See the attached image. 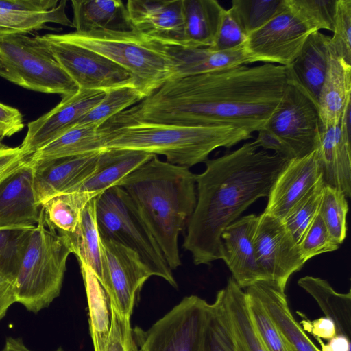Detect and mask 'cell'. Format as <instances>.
Instances as JSON below:
<instances>
[{
    "instance_id": "obj_26",
    "label": "cell",
    "mask_w": 351,
    "mask_h": 351,
    "mask_svg": "<svg viewBox=\"0 0 351 351\" xmlns=\"http://www.w3.org/2000/svg\"><path fill=\"white\" fill-rule=\"evenodd\" d=\"M331 36L313 32L290 66L298 82L317 104L330 58Z\"/></svg>"
},
{
    "instance_id": "obj_51",
    "label": "cell",
    "mask_w": 351,
    "mask_h": 351,
    "mask_svg": "<svg viewBox=\"0 0 351 351\" xmlns=\"http://www.w3.org/2000/svg\"><path fill=\"white\" fill-rule=\"evenodd\" d=\"M259 147L265 150H271L289 160L295 158L291 149L279 137L265 128L258 131L254 141Z\"/></svg>"
},
{
    "instance_id": "obj_36",
    "label": "cell",
    "mask_w": 351,
    "mask_h": 351,
    "mask_svg": "<svg viewBox=\"0 0 351 351\" xmlns=\"http://www.w3.org/2000/svg\"><path fill=\"white\" fill-rule=\"evenodd\" d=\"M145 97L134 85L123 86L106 92L103 99L78 122L77 125L100 127L114 116L130 106L142 101Z\"/></svg>"
},
{
    "instance_id": "obj_1",
    "label": "cell",
    "mask_w": 351,
    "mask_h": 351,
    "mask_svg": "<svg viewBox=\"0 0 351 351\" xmlns=\"http://www.w3.org/2000/svg\"><path fill=\"white\" fill-rule=\"evenodd\" d=\"M286 82V66L273 64L239 65L171 78L121 115L159 124L230 125L252 133L267 123Z\"/></svg>"
},
{
    "instance_id": "obj_30",
    "label": "cell",
    "mask_w": 351,
    "mask_h": 351,
    "mask_svg": "<svg viewBox=\"0 0 351 351\" xmlns=\"http://www.w3.org/2000/svg\"><path fill=\"white\" fill-rule=\"evenodd\" d=\"M298 285L317 302L325 317L332 320L337 335H343L351 341V292H337L329 282L319 277L306 276Z\"/></svg>"
},
{
    "instance_id": "obj_45",
    "label": "cell",
    "mask_w": 351,
    "mask_h": 351,
    "mask_svg": "<svg viewBox=\"0 0 351 351\" xmlns=\"http://www.w3.org/2000/svg\"><path fill=\"white\" fill-rule=\"evenodd\" d=\"M339 245L330 236L319 213L298 243L305 263L317 255L335 251Z\"/></svg>"
},
{
    "instance_id": "obj_52",
    "label": "cell",
    "mask_w": 351,
    "mask_h": 351,
    "mask_svg": "<svg viewBox=\"0 0 351 351\" xmlns=\"http://www.w3.org/2000/svg\"><path fill=\"white\" fill-rule=\"evenodd\" d=\"M303 328L312 334L317 339L330 340L337 335L336 327L334 322L326 317L311 321L303 319L301 322Z\"/></svg>"
},
{
    "instance_id": "obj_2",
    "label": "cell",
    "mask_w": 351,
    "mask_h": 351,
    "mask_svg": "<svg viewBox=\"0 0 351 351\" xmlns=\"http://www.w3.org/2000/svg\"><path fill=\"white\" fill-rule=\"evenodd\" d=\"M289 160L251 141L205 162V170L195 174L197 202L182 245L195 265L221 258L222 232L253 202L269 195Z\"/></svg>"
},
{
    "instance_id": "obj_29",
    "label": "cell",
    "mask_w": 351,
    "mask_h": 351,
    "mask_svg": "<svg viewBox=\"0 0 351 351\" xmlns=\"http://www.w3.org/2000/svg\"><path fill=\"white\" fill-rule=\"evenodd\" d=\"M224 10L216 0H182L184 29L182 47L212 46Z\"/></svg>"
},
{
    "instance_id": "obj_46",
    "label": "cell",
    "mask_w": 351,
    "mask_h": 351,
    "mask_svg": "<svg viewBox=\"0 0 351 351\" xmlns=\"http://www.w3.org/2000/svg\"><path fill=\"white\" fill-rule=\"evenodd\" d=\"M247 35L241 27L232 10H224L218 32L212 46L215 51H226L245 44Z\"/></svg>"
},
{
    "instance_id": "obj_12",
    "label": "cell",
    "mask_w": 351,
    "mask_h": 351,
    "mask_svg": "<svg viewBox=\"0 0 351 351\" xmlns=\"http://www.w3.org/2000/svg\"><path fill=\"white\" fill-rule=\"evenodd\" d=\"M314 32L288 6L286 0L276 15L251 33L245 48L252 62L287 66L292 64Z\"/></svg>"
},
{
    "instance_id": "obj_47",
    "label": "cell",
    "mask_w": 351,
    "mask_h": 351,
    "mask_svg": "<svg viewBox=\"0 0 351 351\" xmlns=\"http://www.w3.org/2000/svg\"><path fill=\"white\" fill-rule=\"evenodd\" d=\"M111 326L103 351H134L130 317L120 314L111 304Z\"/></svg>"
},
{
    "instance_id": "obj_19",
    "label": "cell",
    "mask_w": 351,
    "mask_h": 351,
    "mask_svg": "<svg viewBox=\"0 0 351 351\" xmlns=\"http://www.w3.org/2000/svg\"><path fill=\"white\" fill-rule=\"evenodd\" d=\"M315 151L325 185L338 189L351 197V114L344 113L337 125H321Z\"/></svg>"
},
{
    "instance_id": "obj_3",
    "label": "cell",
    "mask_w": 351,
    "mask_h": 351,
    "mask_svg": "<svg viewBox=\"0 0 351 351\" xmlns=\"http://www.w3.org/2000/svg\"><path fill=\"white\" fill-rule=\"evenodd\" d=\"M117 186L130 197L173 271L181 265L179 235L197 202L195 174L154 155Z\"/></svg>"
},
{
    "instance_id": "obj_18",
    "label": "cell",
    "mask_w": 351,
    "mask_h": 351,
    "mask_svg": "<svg viewBox=\"0 0 351 351\" xmlns=\"http://www.w3.org/2000/svg\"><path fill=\"white\" fill-rule=\"evenodd\" d=\"M100 152L31 163L37 203L41 206L56 195L73 192L95 173Z\"/></svg>"
},
{
    "instance_id": "obj_54",
    "label": "cell",
    "mask_w": 351,
    "mask_h": 351,
    "mask_svg": "<svg viewBox=\"0 0 351 351\" xmlns=\"http://www.w3.org/2000/svg\"><path fill=\"white\" fill-rule=\"evenodd\" d=\"M321 345V351H350V341L343 335H336L328 343H324L322 339H317Z\"/></svg>"
},
{
    "instance_id": "obj_35",
    "label": "cell",
    "mask_w": 351,
    "mask_h": 351,
    "mask_svg": "<svg viewBox=\"0 0 351 351\" xmlns=\"http://www.w3.org/2000/svg\"><path fill=\"white\" fill-rule=\"evenodd\" d=\"M66 1L62 0L51 10L41 13L13 12L0 9V36L38 31L52 23L73 28L66 13Z\"/></svg>"
},
{
    "instance_id": "obj_4",
    "label": "cell",
    "mask_w": 351,
    "mask_h": 351,
    "mask_svg": "<svg viewBox=\"0 0 351 351\" xmlns=\"http://www.w3.org/2000/svg\"><path fill=\"white\" fill-rule=\"evenodd\" d=\"M105 149H132L162 155L167 162L189 168L206 162L217 148H230L252 137L246 130L230 126L193 127L128 119L118 114L100 126Z\"/></svg>"
},
{
    "instance_id": "obj_14",
    "label": "cell",
    "mask_w": 351,
    "mask_h": 351,
    "mask_svg": "<svg viewBox=\"0 0 351 351\" xmlns=\"http://www.w3.org/2000/svg\"><path fill=\"white\" fill-rule=\"evenodd\" d=\"M254 245L258 263L267 280L285 291L289 278L305 262L283 222L263 212L258 216Z\"/></svg>"
},
{
    "instance_id": "obj_38",
    "label": "cell",
    "mask_w": 351,
    "mask_h": 351,
    "mask_svg": "<svg viewBox=\"0 0 351 351\" xmlns=\"http://www.w3.org/2000/svg\"><path fill=\"white\" fill-rule=\"evenodd\" d=\"M348 211V204L344 193L337 188L325 185L319 214L330 236L339 245L347 235Z\"/></svg>"
},
{
    "instance_id": "obj_41",
    "label": "cell",
    "mask_w": 351,
    "mask_h": 351,
    "mask_svg": "<svg viewBox=\"0 0 351 351\" xmlns=\"http://www.w3.org/2000/svg\"><path fill=\"white\" fill-rule=\"evenodd\" d=\"M245 292L252 322L267 351H295L258 298L247 289Z\"/></svg>"
},
{
    "instance_id": "obj_44",
    "label": "cell",
    "mask_w": 351,
    "mask_h": 351,
    "mask_svg": "<svg viewBox=\"0 0 351 351\" xmlns=\"http://www.w3.org/2000/svg\"><path fill=\"white\" fill-rule=\"evenodd\" d=\"M330 55L351 64V0H337Z\"/></svg>"
},
{
    "instance_id": "obj_7",
    "label": "cell",
    "mask_w": 351,
    "mask_h": 351,
    "mask_svg": "<svg viewBox=\"0 0 351 351\" xmlns=\"http://www.w3.org/2000/svg\"><path fill=\"white\" fill-rule=\"evenodd\" d=\"M96 219L101 238L118 243L136 252L152 276L178 285L156 241L134 203L119 186L97 197Z\"/></svg>"
},
{
    "instance_id": "obj_53",
    "label": "cell",
    "mask_w": 351,
    "mask_h": 351,
    "mask_svg": "<svg viewBox=\"0 0 351 351\" xmlns=\"http://www.w3.org/2000/svg\"><path fill=\"white\" fill-rule=\"evenodd\" d=\"M15 302H17V298L14 280L0 271V320Z\"/></svg>"
},
{
    "instance_id": "obj_48",
    "label": "cell",
    "mask_w": 351,
    "mask_h": 351,
    "mask_svg": "<svg viewBox=\"0 0 351 351\" xmlns=\"http://www.w3.org/2000/svg\"><path fill=\"white\" fill-rule=\"evenodd\" d=\"M20 146L11 147L0 143V183L27 160Z\"/></svg>"
},
{
    "instance_id": "obj_23",
    "label": "cell",
    "mask_w": 351,
    "mask_h": 351,
    "mask_svg": "<svg viewBox=\"0 0 351 351\" xmlns=\"http://www.w3.org/2000/svg\"><path fill=\"white\" fill-rule=\"evenodd\" d=\"M260 300L274 324L295 351H321L293 317L285 291L269 280L258 281L245 288Z\"/></svg>"
},
{
    "instance_id": "obj_32",
    "label": "cell",
    "mask_w": 351,
    "mask_h": 351,
    "mask_svg": "<svg viewBox=\"0 0 351 351\" xmlns=\"http://www.w3.org/2000/svg\"><path fill=\"white\" fill-rule=\"evenodd\" d=\"M98 195L73 192L56 195L41 205L40 219L49 230L67 238L75 232L88 202Z\"/></svg>"
},
{
    "instance_id": "obj_39",
    "label": "cell",
    "mask_w": 351,
    "mask_h": 351,
    "mask_svg": "<svg viewBox=\"0 0 351 351\" xmlns=\"http://www.w3.org/2000/svg\"><path fill=\"white\" fill-rule=\"evenodd\" d=\"M324 186L322 178L282 221L298 244L319 213Z\"/></svg>"
},
{
    "instance_id": "obj_40",
    "label": "cell",
    "mask_w": 351,
    "mask_h": 351,
    "mask_svg": "<svg viewBox=\"0 0 351 351\" xmlns=\"http://www.w3.org/2000/svg\"><path fill=\"white\" fill-rule=\"evenodd\" d=\"M283 0H232V10L247 36L271 20Z\"/></svg>"
},
{
    "instance_id": "obj_8",
    "label": "cell",
    "mask_w": 351,
    "mask_h": 351,
    "mask_svg": "<svg viewBox=\"0 0 351 351\" xmlns=\"http://www.w3.org/2000/svg\"><path fill=\"white\" fill-rule=\"evenodd\" d=\"M0 77L24 88L62 97L79 90L37 36L25 33L0 36Z\"/></svg>"
},
{
    "instance_id": "obj_33",
    "label": "cell",
    "mask_w": 351,
    "mask_h": 351,
    "mask_svg": "<svg viewBox=\"0 0 351 351\" xmlns=\"http://www.w3.org/2000/svg\"><path fill=\"white\" fill-rule=\"evenodd\" d=\"M97 197L85 206L79 226L74 234L67 237L80 265L89 267L99 281L102 276L101 241L96 219Z\"/></svg>"
},
{
    "instance_id": "obj_43",
    "label": "cell",
    "mask_w": 351,
    "mask_h": 351,
    "mask_svg": "<svg viewBox=\"0 0 351 351\" xmlns=\"http://www.w3.org/2000/svg\"><path fill=\"white\" fill-rule=\"evenodd\" d=\"M35 226L0 229V271L14 280L27 240Z\"/></svg>"
},
{
    "instance_id": "obj_22",
    "label": "cell",
    "mask_w": 351,
    "mask_h": 351,
    "mask_svg": "<svg viewBox=\"0 0 351 351\" xmlns=\"http://www.w3.org/2000/svg\"><path fill=\"white\" fill-rule=\"evenodd\" d=\"M171 64V78L184 77L252 64L245 44L226 51L208 47H186L166 45Z\"/></svg>"
},
{
    "instance_id": "obj_11",
    "label": "cell",
    "mask_w": 351,
    "mask_h": 351,
    "mask_svg": "<svg viewBox=\"0 0 351 351\" xmlns=\"http://www.w3.org/2000/svg\"><path fill=\"white\" fill-rule=\"evenodd\" d=\"M79 89L106 93L134 85L132 75L102 55L69 42L60 34L37 36Z\"/></svg>"
},
{
    "instance_id": "obj_28",
    "label": "cell",
    "mask_w": 351,
    "mask_h": 351,
    "mask_svg": "<svg viewBox=\"0 0 351 351\" xmlns=\"http://www.w3.org/2000/svg\"><path fill=\"white\" fill-rule=\"evenodd\" d=\"M73 28L78 32L132 29L120 0H72Z\"/></svg>"
},
{
    "instance_id": "obj_55",
    "label": "cell",
    "mask_w": 351,
    "mask_h": 351,
    "mask_svg": "<svg viewBox=\"0 0 351 351\" xmlns=\"http://www.w3.org/2000/svg\"><path fill=\"white\" fill-rule=\"evenodd\" d=\"M1 351H32L29 349L19 338L9 337L6 339L5 345ZM54 351H64L60 347Z\"/></svg>"
},
{
    "instance_id": "obj_50",
    "label": "cell",
    "mask_w": 351,
    "mask_h": 351,
    "mask_svg": "<svg viewBox=\"0 0 351 351\" xmlns=\"http://www.w3.org/2000/svg\"><path fill=\"white\" fill-rule=\"evenodd\" d=\"M23 128L22 113L17 108L0 102V138L10 137Z\"/></svg>"
},
{
    "instance_id": "obj_9",
    "label": "cell",
    "mask_w": 351,
    "mask_h": 351,
    "mask_svg": "<svg viewBox=\"0 0 351 351\" xmlns=\"http://www.w3.org/2000/svg\"><path fill=\"white\" fill-rule=\"evenodd\" d=\"M210 304L186 296L145 331L132 328L138 351H204Z\"/></svg>"
},
{
    "instance_id": "obj_5",
    "label": "cell",
    "mask_w": 351,
    "mask_h": 351,
    "mask_svg": "<svg viewBox=\"0 0 351 351\" xmlns=\"http://www.w3.org/2000/svg\"><path fill=\"white\" fill-rule=\"evenodd\" d=\"M74 44L98 53L129 72L145 97L171 76L166 45L134 30L76 31L60 34Z\"/></svg>"
},
{
    "instance_id": "obj_17",
    "label": "cell",
    "mask_w": 351,
    "mask_h": 351,
    "mask_svg": "<svg viewBox=\"0 0 351 351\" xmlns=\"http://www.w3.org/2000/svg\"><path fill=\"white\" fill-rule=\"evenodd\" d=\"M125 7L132 29L165 45L183 46L182 0H128Z\"/></svg>"
},
{
    "instance_id": "obj_31",
    "label": "cell",
    "mask_w": 351,
    "mask_h": 351,
    "mask_svg": "<svg viewBox=\"0 0 351 351\" xmlns=\"http://www.w3.org/2000/svg\"><path fill=\"white\" fill-rule=\"evenodd\" d=\"M219 291L232 330L244 351H267L252 322L245 291L232 277Z\"/></svg>"
},
{
    "instance_id": "obj_42",
    "label": "cell",
    "mask_w": 351,
    "mask_h": 351,
    "mask_svg": "<svg viewBox=\"0 0 351 351\" xmlns=\"http://www.w3.org/2000/svg\"><path fill=\"white\" fill-rule=\"evenodd\" d=\"M337 0H286L288 6L313 31L332 32Z\"/></svg>"
},
{
    "instance_id": "obj_34",
    "label": "cell",
    "mask_w": 351,
    "mask_h": 351,
    "mask_svg": "<svg viewBox=\"0 0 351 351\" xmlns=\"http://www.w3.org/2000/svg\"><path fill=\"white\" fill-rule=\"evenodd\" d=\"M84 282L88 311L90 336L95 351H103L111 326V309L108 295L95 273L80 265Z\"/></svg>"
},
{
    "instance_id": "obj_15",
    "label": "cell",
    "mask_w": 351,
    "mask_h": 351,
    "mask_svg": "<svg viewBox=\"0 0 351 351\" xmlns=\"http://www.w3.org/2000/svg\"><path fill=\"white\" fill-rule=\"evenodd\" d=\"M103 90L79 89L47 113L27 124V131L20 145L28 157L39 148L73 128L104 97Z\"/></svg>"
},
{
    "instance_id": "obj_20",
    "label": "cell",
    "mask_w": 351,
    "mask_h": 351,
    "mask_svg": "<svg viewBox=\"0 0 351 351\" xmlns=\"http://www.w3.org/2000/svg\"><path fill=\"white\" fill-rule=\"evenodd\" d=\"M322 178L315 150L305 156L289 160L271 188L264 213L283 221Z\"/></svg>"
},
{
    "instance_id": "obj_24",
    "label": "cell",
    "mask_w": 351,
    "mask_h": 351,
    "mask_svg": "<svg viewBox=\"0 0 351 351\" xmlns=\"http://www.w3.org/2000/svg\"><path fill=\"white\" fill-rule=\"evenodd\" d=\"M349 104H351V64L330 55L317 99L321 126L326 129L337 125Z\"/></svg>"
},
{
    "instance_id": "obj_21",
    "label": "cell",
    "mask_w": 351,
    "mask_h": 351,
    "mask_svg": "<svg viewBox=\"0 0 351 351\" xmlns=\"http://www.w3.org/2000/svg\"><path fill=\"white\" fill-rule=\"evenodd\" d=\"M34 168L27 161L0 183V229L35 226L40 218L33 186Z\"/></svg>"
},
{
    "instance_id": "obj_16",
    "label": "cell",
    "mask_w": 351,
    "mask_h": 351,
    "mask_svg": "<svg viewBox=\"0 0 351 351\" xmlns=\"http://www.w3.org/2000/svg\"><path fill=\"white\" fill-rule=\"evenodd\" d=\"M258 216H244L222 232L221 258L241 289L261 280H268L260 267L256 254L254 235Z\"/></svg>"
},
{
    "instance_id": "obj_10",
    "label": "cell",
    "mask_w": 351,
    "mask_h": 351,
    "mask_svg": "<svg viewBox=\"0 0 351 351\" xmlns=\"http://www.w3.org/2000/svg\"><path fill=\"white\" fill-rule=\"evenodd\" d=\"M281 101L264 127L279 137L295 158L315 149L320 120L317 102L298 82L290 66Z\"/></svg>"
},
{
    "instance_id": "obj_37",
    "label": "cell",
    "mask_w": 351,
    "mask_h": 351,
    "mask_svg": "<svg viewBox=\"0 0 351 351\" xmlns=\"http://www.w3.org/2000/svg\"><path fill=\"white\" fill-rule=\"evenodd\" d=\"M204 351H244L229 324L220 291L210 304Z\"/></svg>"
},
{
    "instance_id": "obj_6",
    "label": "cell",
    "mask_w": 351,
    "mask_h": 351,
    "mask_svg": "<svg viewBox=\"0 0 351 351\" xmlns=\"http://www.w3.org/2000/svg\"><path fill=\"white\" fill-rule=\"evenodd\" d=\"M72 250L69 240L39 218L32 230L14 277L17 302L38 313L59 296Z\"/></svg>"
},
{
    "instance_id": "obj_56",
    "label": "cell",
    "mask_w": 351,
    "mask_h": 351,
    "mask_svg": "<svg viewBox=\"0 0 351 351\" xmlns=\"http://www.w3.org/2000/svg\"><path fill=\"white\" fill-rule=\"evenodd\" d=\"M0 143H1V140H0Z\"/></svg>"
},
{
    "instance_id": "obj_49",
    "label": "cell",
    "mask_w": 351,
    "mask_h": 351,
    "mask_svg": "<svg viewBox=\"0 0 351 351\" xmlns=\"http://www.w3.org/2000/svg\"><path fill=\"white\" fill-rule=\"evenodd\" d=\"M58 0H0V9L22 13H41L56 8Z\"/></svg>"
},
{
    "instance_id": "obj_13",
    "label": "cell",
    "mask_w": 351,
    "mask_h": 351,
    "mask_svg": "<svg viewBox=\"0 0 351 351\" xmlns=\"http://www.w3.org/2000/svg\"><path fill=\"white\" fill-rule=\"evenodd\" d=\"M100 241L101 283L110 304L120 314L130 317L143 285L152 274L132 250L108 239L100 237Z\"/></svg>"
},
{
    "instance_id": "obj_27",
    "label": "cell",
    "mask_w": 351,
    "mask_h": 351,
    "mask_svg": "<svg viewBox=\"0 0 351 351\" xmlns=\"http://www.w3.org/2000/svg\"><path fill=\"white\" fill-rule=\"evenodd\" d=\"M106 135L100 127L75 126L28 157L32 164L84 155L105 149Z\"/></svg>"
},
{
    "instance_id": "obj_25",
    "label": "cell",
    "mask_w": 351,
    "mask_h": 351,
    "mask_svg": "<svg viewBox=\"0 0 351 351\" xmlns=\"http://www.w3.org/2000/svg\"><path fill=\"white\" fill-rule=\"evenodd\" d=\"M154 156L137 150L105 149L100 152L95 173L73 192L100 194L117 186L120 181Z\"/></svg>"
}]
</instances>
